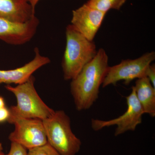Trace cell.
Wrapping results in <instances>:
<instances>
[{
	"label": "cell",
	"mask_w": 155,
	"mask_h": 155,
	"mask_svg": "<svg viewBox=\"0 0 155 155\" xmlns=\"http://www.w3.org/2000/svg\"><path fill=\"white\" fill-rule=\"evenodd\" d=\"M155 59V52L152 51L134 60H122L118 65L109 67L102 86L105 87L111 84L116 85L121 81L128 85L134 79L146 77L148 68Z\"/></svg>",
	"instance_id": "obj_5"
},
{
	"label": "cell",
	"mask_w": 155,
	"mask_h": 155,
	"mask_svg": "<svg viewBox=\"0 0 155 155\" xmlns=\"http://www.w3.org/2000/svg\"><path fill=\"white\" fill-rule=\"evenodd\" d=\"M146 77L149 79L153 87L155 88V64L150 65L147 70Z\"/></svg>",
	"instance_id": "obj_16"
},
{
	"label": "cell",
	"mask_w": 155,
	"mask_h": 155,
	"mask_svg": "<svg viewBox=\"0 0 155 155\" xmlns=\"http://www.w3.org/2000/svg\"><path fill=\"white\" fill-rule=\"evenodd\" d=\"M3 147L2 144L1 143H0V155H3L4 154V153H3Z\"/></svg>",
	"instance_id": "obj_20"
},
{
	"label": "cell",
	"mask_w": 155,
	"mask_h": 155,
	"mask_svg": "<svg viewBox=\"0 0 155 155\" xmlns=\"http://www.w3.org/2000/svg\"><path fill=\"white\" fill-rule=\"evenodd\" d=\"M3 155H28L27 149L22 146L15 143L11 142V148L8 153Z\"/></svg>",
	"instance_id": "obj_15"
},
{
	"label": "cell",
	"mask_w": 155,
	"mask_h": 155,
	"mask_svg": "<svg viewBox=\"0 0 155 155\" xmlns=\"http://www.w3.org/2000/svg\"><path fill=\"white\" fill-rule=\"evenodd\" d=\"M48 143L61 155H76L81 142L72 132L71 120L64 110L55 111L42 120Z\"/></svg>",
	"instance_id": "obj_4"
},
{
	"label": "cell",
	"mask_w": 155,
	"mask_h": 155,
	"mask_svg": "<svg viewBox=\"0 0 155 155\" xmlns=\"http://www.w3.org/2000/svg\"><path fill=\"white\" fill-rule=\"evenodd\" d=\"M109 67L107 54L100 48L94 58L71 80L70 91L78 111L88 110L96 101Z\"/></svg>",
	"instance_id": "obj_1"
},
{
	"label": "cell",
	"mask_w": 155,
	"mask_h": 155,
	"mask_svg": "<svg viewBox=\"0 0 155 155\" xmlns=\"http://www.w3.org/2000/svg\"><path fill=\"white\" fill-rule=\"evenodd\" d=\"M25 1L29 3L31 7L33 8L35 10V7H36L37 4H38L40 0H25Z\"/></svg>",
	"instance_id": "obj_18"
},
{
	"label": "cell",
	"mask_w": 155,
	"mask_h": 155,
	"mask_svg": "<svg viewBox=\"0 0 155 155\" xmlns=\"http://www.w3.org/2000/svg\"><path fill=\"white\" fill-rule=\"evenodd\" d=\"M6 107L5 99L2 97L0 96V109Z\"/></svg>",
	"instance_id": "obj_19"
},
{
	"label": "cell",
	"mask_w": 155,
	"mask_h": 155,
	"mask_svg": "<svg viewBox=\"0 0 155 155\" xmlns=\"http://www.w3.org/2000/svg\"><path fill=\"white\" fill-rule=\"evenodd\" d=\"M144 114L155 117V88L147 77L137 79L133 86Z\"/></svg>",
	"instance_id": "obj_12"
},
{
	"label": "cell",
	"mask_w": 155,
	"mask_h": 155,
	"mask_svg": "<svg viewBox=\"0 0 155 155\" xmlns=\"http://www.w3.org/2000/svg\"><path fill=\"white\" fill-rule=\"evenodd\" d=\"M33 76L16 87L7 84L5 87L16 97L17 104L9 108L10 116L26 119L43 120L51 117L55 111L46 104L34 86Z\"/></svg>",
	"instance_id": "obj_3"
},
{
	"label": "cell",
	"mask_w": 155,
	"mask_h": 155,
	"mask_svg": "<svg viewBox=\"0 0 155 155\" xmlns=\"http://www.w3.org/2000/svg\"><path fill=\"white\" fill-rule=\"evenodd\" d=\"M106 14L85 4L72 11L71 24L87 39L93 41Z\"/></svg>",
	"instance_id": "obj_9"
},
{
	"label": "cell",
	"mask_w": 155,
	"mask_h": 155,
	"mask_svg": "<svg viewBox=\"0 0 155 155\" xmlns=\"http://www.w3.org/2000/svg\"><path fill=\"white\" fill-rule=\"evenodd\" d=\"M39 23L36 16L24 23L11 22L0 17V40L14 45L25 44L34 36Z\"/></svg>",
	"instance_id": "obj_8"
},
{
	"label": "cell",
	"mask_w": 155,
	"mask_h": 155,
	"mask_svg": "<svg viewBox=\"0 0 155 155\" xmlns=\"http://www.w3.org/2000/svg\"><path fill=\"white\" fill-rule=\"evenodd\" d=\"M34 52L35 55L33 60L22 67L10 70H0V85L2 84H22L38 69L49 64V58L41 55L38 48H35Z\"/></svg>",
	"instance_id": "obj_10"
},
{
	"label": "cell",
	"mask_w": 155,
	"mask_h": 155,
	"mask_svg": "<svg viewBox=\"0 0 155 155\" xmlns=\"http://www.w3.org/2000/svg\"><path fill=\"white\" fill-rule=\"evenodd\" d=\"M10 113L9 108L6 107L0 109V123H4L8 122L9 117H10Z\"/></svg>",
	"instance_id": "obj_17"
},
{
	"label": "cell",
	"mask_w": 155,
	"mask_h": 155,
	"mask_svg": "<svg viewBox=\"0 0 155 155\" xmlns=\"http://www.w3.org/2000/svg\"><path fill=\"white\" fill-rule=\"evenodd\" d=\"M66 46L62 62L64 79L72 80L97 53L94 42L89 40L71 24L66 28Z\"/></svg>",
	"instance_id": "obj_2"
},
{
	"label": "cell",
	"mask_w": 155,
	"mask_h": 155,
	"mask_svg": "<svg viewBox=\"0 0 155 155\" xmlns=\"http://www.w3.org/2000/svg\"><path fill=\"white\" fill-rule=\"evenodd\" d=\"M126 0H89L86 4L104 13H107L111 9L119 10Z\"/></svg>",
	"instance_id": "obj_13"
},
{
	"label": "cell",
	"mask_w": 155,
	"mask_h": 155,
	"mask_svg": "<svg viewBox=\"0 0 155 155\" xmlns=\"http://www.w3.org/2000/svg\"><path fill=\"white\" fill-rule=\"evenodd\" d=\"M28 155H61L48 143L43 145L28 150Z\"/></svg>",
	"instance_id": "obj_14"
},
{
	"label": "cell",
	"mask_w": 155,
	"mask_h": 155,
	"mask_svg": "<svg viewBox=\"0 0 155 155\" xmlns=\"http://www.w3.org/2000/svg\"><path fill=\"white\" fill-rule=\"evenodd\" d=\"M35 10L25 0H0V17L24 23L35 17Z\"/></svg>",
	"instance_id": "obj_11"
},
{
	"label": "cell",
	"mask_w": 155,
	"mask_h": 155,
	"mask_svg": "<svg viewBox=\"0 0 155 155\" xmlns=\"http://www.w3.org/2000/svg\"><path fill=\"white\" fill-rule=\"evenodd\" d=\"M127 109L126 112L118 118L109 120L91 119V126L93 130L99 131L103 128L116 125L115 136L127 131H134L137 125L142 123L143 115L144 114L140 103L136 95L134 87H131L130 95L126 97Z\"/></svg>",
	"instance_id": "obj_7"
},
{
	"label": "cell",
	"mask_w": 155,
	"mask_h": 155,
	"mask_svg": "<svg viewBox=\"0 0 155 155\" xmlns=\"http://www.w3.org/2000/svg\"><path fill=\"white\" fill-rule=\"evenodd\" d=\"M8 122L15 127L9 136L11 142L18 143L28 150L47 143L42 120L10 115Z\"/></svg>",
	"instance_id": "obj_6"
}]
</instances>
